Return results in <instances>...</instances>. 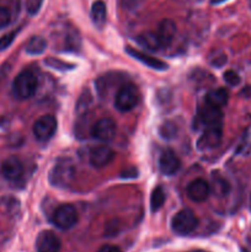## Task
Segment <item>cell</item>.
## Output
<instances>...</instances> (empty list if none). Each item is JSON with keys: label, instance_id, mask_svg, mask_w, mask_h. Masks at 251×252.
I'll list each match as a JSON object with an SVG mask.
<instances>
[{"label": "cell", "instance_id": "obj_1", "mask_svg": "<svg viewBox=\"0 0 251 252\" xmlns=\"http://www.w3.org/2000/svg\"><path fill=\"white\" fill-rule=\"evenodd\" d=\"M37 78L31 70H24L15 78L12 84L14 95L20 100L31 98L37 91Z\"/></svg>", "mask_w": 251, "mask_h": 252}, {"label": "cell", "instance_id": "obj_2", "mask_svg": "<svg viewBox=\"0 0 251 252\" xmlns=\"http://www.w3.org/2000/svg\"><path fill=\"white\" fill-rule=\"evenodd\" d=\"M140 100V94L137 86L132 84H126L121 86L116 94L115 107L121 112H128L138 105Z\"/></svg>", "mask_w": 251, "mask_h": 252}, {"label": "cell", "instance_id": "obj_3", "mask_svg": "<svg viewBox=\"0 0 251 252\" xmlns=\"http://www.w3.org/2000/svg\"><path fill=\"white\" fill-rule=\"evenodd\" d=\"M198 226V219L196 214L189 209H182L177 212L171 220V228L179 235H188Z\"/></svg>", "mask_w": 251, "mask_h": 252}, {"label": "cell", "instance_id": "obj_4", "mask_svg": "<svg viewBox=\"0 0 251 252\" xmlns=\"http://www.w3.org/2000/svg\"><path fill=\"white\" fill-rule=\"evenodd\" d=\"M78 221V213L71 204H62L54 211L52 216V223L62 230L73 228Z\"/></svg>", "mask_w": 251, "mask_h": 252}, {"label": "cell", "instance_id": "obj_5", "mask_svg": "<svg viewBox=\"0 0 251 252\" xmlns=\"http://www.w3.org/2000/svg\"><path fill=\"white\" fill-rule=\"evenodd\" d=\"M57 130V120L52 115H44L39 117L33 125V134L39 142H48L52 139Z\"/></svg>", "mask_w": 251, "mask_h": 252}, {"label": "cell", "instance_id": "obj_6", "mask_svg": "<svg viewBox=\"0 0 251 252\" xmlns=\"http://www.w3.org/2000/svg\"><path fill=\"white\" fill-rule=\"evenodd\" d=\"M221 135H223V125L208 126L197 140V148L202 152L214 149L220 144Z\"/></svg>", "mask_w": 251, "mask_h": 252}, {"label": "cell", "instance_id": "obj_7", "mask_svg": "<svg viewBox=\"0 0 251 252\" xmlns=\"http://www.w3.org/2000/svg\"><path fill=\"white\" fill-rule=\"evenodd\" d=\"M116 130H117V127H116L115 121L111 118H101L91 128V135L100 142L106 143L115 138Z\"/></svg>", "mask_w": 251, "mask_h": 252}, {"label": "cell", "instance_id": "obj_8", "mask_svg": "<svg viewBox=\"0 0 251 252\" xmlns=\"http://www.w3.org/2000/svg\"><path fill=\"white\" fill-rule=\"evenodd\" d=\"M74 177V169L71 165L58 164L49 174V182L54 187H66Z\"/></svg>", "mask_w": 251, "mask_h": 252}, {"label": "cell", "instance_id": "obj_9", "mask_svg": "<svg viewBox=\"0 0 251 252\" xmlns=\"http://www.w3.org/2000/svg\"><path fill=\"white\" fill-rule=\"evenodd\" d=\"M115 158V152L107 145H98L91 149L89 160L94 167H103L110 164Z\"/></svg>", "mask_w": 251, "mask_h": 252}, {"label": "cell", "instance_id": "obj_10", "mask_svg": "<svg viewBox=\"0 0 251 252\" xmlns=\"http://www.w3.org/2000/svg\"><path fill=\"white\" fill-rule=\"evenodd\" d=\"M36 248L37 252H59L61 240L53 231L44 230L37 236Z\"/></svg>", "mask_w": 251, "mask_h": 252}, {"label": "cell", "instance_id": "obj_11", "mask_svg": "<svg viewBox=\"0 0 251 252\" xmlns=\"http://www.w3.org/2000/svg\"><path fill=\"white\" fill-rule=\"evenodd\" d=\"M180 166H181L180 159L172 150L166 149L161 153L159 159V169L162 175L166 176L175 175L180 170Z\"/></svg>", "mask_w": 251, "mask_h": 252}, {"label": "cell", "instance_id": "obj_12", "mask_svg": "<svg viewBox=\"0 0 251 252\" xmlns=\"http://www.w3.org/2000/svg\"><path fill=\"white\" fill-rule=\"evenodd\" d=\"M211 193L208 182L203 179H196L187 186V196L193 202H204Z\"/></svg>", "mask_w": 251, "mask_h": 252}, {"label": "cell", "instance_id": "obj_13", "mask_svg": "<svg viewBox=\"0 0 251 252\" xmlns=\"http://www.w3.org/2000/svg\"><path fill=\"white\" fill-rule=\"evenodd\" d=\"M198 118L206 127L214 125H223V113L220 108L204 103L198 110Z\"/></svg>", "mask_w": 251, "mask_h": 252}, {"label": "cell", "instance_id": "obj_14", "mask_svg": "<svg viewBox=\"0 0 251 252\" xmlns=\"http://www.w3.org/2000/svg\"><path fill=\"white\" fill-rule=\"evenodd\" d=\"M1 174L9 181H17L24 174V165L17 158H7L1 165Z\"/></svg>", "mask_w": 251, "mask_h": 252}, {"label": "cell", "instance_id": "obj_15", "mask_svg": "<svg viewBox=\"0 0 251 252\" xmlns=\"http://www.w3.org/2000/svg\"><path fill=\"white\" fill-rule=\"evenodd\" d=\"M126 52H127V53L129 54L132 58L137 59L138 62H140L142 64H144V65L148 66V68L155 69V70H166L167 69L166 63H164V62L160 61V59L155 58V57H152V56H149V54H145V53H143V52L137 51V49L132 48V47H128V48H126Z\"/></svg>", "mask_w": 251, "mask_h": 252}, {"label": "cell", "instance_id": "obj_16", "mask_svg": "<svg viewBox=\"0 0 251 252\" xmlns=\"http://www.w3.org/2000/svg\"><path fill=\"white\" fill-rule=\"evenodd\" d=\"M157 36L159 38L160 43H161V47L169 46L170 43L174 39L175 33H176V25L172 21L171 19H165L162 20L159 24L157 30Z\"/></svg>", "mask_w": 251, "mask_h": 252}, {"label": "cell", "instance_id": "obj_17", "mask_svg": "<svg viewBox=\"0 0 251 252\" xmlns=\"http://www.w3.org/2000/svg\"><path fill=\"white\" fill-rule=\"evenodd\" d=\"M106 15H107V10H106V5L102 0H97L91 6V21H93L94 26L97 29H102L103 25L106 24Z\"/></svg>", "mask_w": 251, "mask_h": 252}, {"label": "cell", "instance_id": "obj_18", "mask_svg": "<svg viewBox=\"0 0 251 252\" xmlns=\"http://www.w3.org/2000/svg\"><path fill=\"white\" fill-rule=\"evenodd\" d=\"M137 43L143 48L152 52L159 51L161 48V43H160L155 32H143V33L138 34Z\"/></svg>", "mask_w": 251, "mask_h": 252}, {"label": "cell", "instance_id": "obj_19", "mask_svg": "<svg viewBox=\"0 0 251 252\" xmlns=\"http://www.w3.org/2000/svg\"><path fill=\"white\" fill-rule=\"evenodd\" d=\"M228 91L225 89H214L207 93L206 102L213 107L221 108L228 102Z\"/></svg>", "mask_w": 251, "mask_h": 252}, {"label": "cell", "instance_id": "obj_20", "mask_svg": "<svg viewBox=\"0 0 251 252\" xmlns=\"http://www.w3.org/2000/svg\"><path fill=\"white\" fill-rule=\"evenodd\" d=\"M47 48V41L41 36H33L26 46V52L31 56L42 54Z\"/></svg>", "mask_w": 251, "mask_h": 252}, {"label": "cell", "instance_id": "obj_21", "mask_svg": "<svg viewBox=\"0 0 251 252\" xmlns=\"http://www.w3.org/2000/svg\"><path fill=\"white\" fill-rule=\"evenodd\" d=\"M236 154L248 157L251 154V127L246 128L236 148Z\"/></svg>", "mask_w": 251, "mask_h": 252}, {"label": "cell", "instance_id": "obj_22", "mask_svg": "<svg viewBox=\"0 0 251 252\" xmlns=\"http://www.w3.org/2000/svg\"><path fill=\"white\" fill-rule=\"evenodd\" d=\"M165 202V193L161 187H155L150 196V209L152 212H157Z\"/></svg>", "mask_w": 251, "mask_h": 252}, {"label": "cell", "instance_id": "obj_23", "mask_svg": "<svg viewBox=\"0 0 251 252\" xmlns=\"http://www.w3.org/2000/svg\"><path fill=\"white\" fill-rule=\"evenodd\" d=\"M159 134L162 139L165 140H171L176 137L177 134V127L174 122H170V121H166V122L162 123L159 128Z\"/></svg>", "mask_w": 251, "mask_h": 252}, {"label": "cell", "instance_id": "obj_24", "mask_svg": "<svg viewBox=\"0 0 251 252\" xmlns=\"http://www.w3.org/2000/svg\"><path fill=\"white\" fill-rule=\"evenodd\" d=\"M44 63L52 69H57L59 71H66V70H71V69L75 68L74 64L66 63V62L61 61V59H56V58H47L44 61Z\"/></svg>", "mask_w": 251, "mask_h": 252}, {"label": "cell", "instance_id": "obj_25", "mask_svg": "<svg viewBox=\"0 0 251 252\" xmlns=\"http://www.w3.org/2000/svg\"><path fill=\"white\" fill-rule=\"evenodd\" d=\"M223 78L224 80H225V83L230 86H236L240 84V76H239V74L234 70H226L225 73H224Z\"/></svg>", "mask_w": 251, "mask_h": 252}, {"label": "cell", "instance_id": "obj_26", "mask_svg": "<svg viewBox=\"0 0 251 252\" xmlns=\"http://www.w3.org/2000/svg\"><path fill=\"white\" fill-rule=\"evenodd\" d=\"M16 33H17L16 31L9 32V33H6V34H4L2 37H0V51H5L7 47H10V44L14 42Z\"/></svg>", "mask_w": 251, "mask_h": 252}, {"label": "cell", "instance_id": "obj_27", "mask_svg": "<svg viewBox=\"0 0 251 252\" xmlns=\"http://www.w3.org/2000/svg\"><path fill=\"white\" fill-rule=\"evenodd\" d=\"M43 0H26V10L30 15H36L42 6Z\"/></svg>", "mask_w": 251, "mask_h": 252}, {"label": "cell", "instance_id": "obj_28", "mask_svg": "<svg viewBox=\"0 0 251 252\" xmlns=\"http://www.w3.org/2000/svg\"><path fill=\"white\" fill-rule=\"evenodd\" d=\"M90 102H91V95L89 91H86V95H81L78 101V105H76V110H78V112L79 113L84 112V111L88 108L89 103Z\"/></svg>", "mask_w": 251, "mask_h": 252}, {"label": "cell", "instance_id": "obj_29", "mask_svg": "<svg viewBox=\"0 0 251 252\" xmlns=\"http://www.w3.org/2000/svg\"><path fill=\"white\" fill-rule=\"evenodd\" d=\"M11 21V14L6 7L0 6V30L6 27Z\"/></svg>", "mask_w": 251, "mask_h": 252}, {"label": "cell", "instance_id": "obj_30", "mask_svg": "<svg viewBox=\"0 0 251 252\" xmlns=\"http://www.w3.org/2000/svg\"><path fill=\"white\" fill-rule=\"evenodd\" d=\"M214 187H216V191L218 192L220 196H225V194H228L229 189H230L229 184L224 181V180H218V181L216 182V185H214Z\"/></svg>", "mask_w": 251, "mask_h": 252}, {"label": "cell", "instance_id": "obj_31", "mask_svg": "<svg viewBox=\"0 0 251 252\" xmlns=\"http://www.w3.org/2000/svg\"><path fill=\"white\" fill-rule=\"evenodd\" d=\"M209 62H211L212 65L217 66V68H220L223 64H225L226 57H225V54H223V53H216L213 57H211V58H209Z\"/></svg>", "mask_w": 251, "mask_h": 252}, {"label": "cell", "instance_id": "obj_32", "mask_svg": "<svg viewBox=\"0 0 251 252\" xmlns=\"http://www.w3.org/2000/svg\"><path fill=\"white\" fill-rule=\"evenodd\" d=\"M121 4L126 10H135L143 4V0H121Z\"/></svg>", "mask_w": 251, "mask_h": 252}, {"label": "cell", "instance_id": "obj_33", "mask_svg": "<svg viewBox=\"0 0 251 252\" xmlns=\"http://www.w3.org/2000/svg\"><path fill=\"white\" fill-rule=\"evenodd\" d=\"M137 169H134V167H130V169L126 170V171H123L122 174H121V177H123V179H129V177H137Z\"/></svg>", "mask_w": 251, "mask_h": 252}, {"label": "cell", "instance_id": "obj_34", "mask_svg": "<svg viewBox=\"0 0 251 252\" xmlns=\"http://www.w3.org/2000/svg\"><path fill=\"white\" fill-rule=\"evenodd\" d=\"M98 252H122L120 250V248L115 245H105L98 250Z\"/></svg>", "mask_w": 251, "mask_h": 252}, {"label": "cell", "instance_id": "obj_35", "mask_svg": "<svg viewBox=\"0 0 251 252\" xmlns=\"http://www.w3.org/2000/svg\"><path fill=\"white\" fill-rule=\"evenodd\" d=\"M225 0H211L212 4H220V2H224Z\"/></svg>", "mask_w": 251, "mask_h": 252}, {"label": "cell", "instance_id": "obj_36", "mask_svg": "<svg viewBox=\"0 0 251 252\" xmlns=\"http://www.w3.org/2000/svg\"><path fill=\"white\" fill-rule=\"evenodd\" d=\"M191 252H206V251H203V250H194V251H191Z\"/></svg>", "mask_w": 251, "mask_h": 252}, {"label": "cell", "instance_id": "obj_37", "mask_svg": "<svg viewBox=\"0 0 251 252\" xmlns=\"http://www.w3.org/2000/svg\"><path fill=\"white\" fill-rule=\"evenodd\" d=\"M249 7H250V10H251V0H249Z\"/></svg>", "mask_w": 251, "mask_h": 252}, {"label": "cell", "instance_id": "obj_38", "mask_svg": "<svg viewBox=\"0 0 251 252\" xmlns=\"http://www.w3.org/2000/svg\"><path fill=\"white\" fill-rule=\"evenodd\" d=\"M250 207H251V197H250Z\"/></svg>", "mask_w": 251, "mask_h": 252}]
</instances>
